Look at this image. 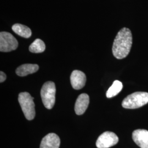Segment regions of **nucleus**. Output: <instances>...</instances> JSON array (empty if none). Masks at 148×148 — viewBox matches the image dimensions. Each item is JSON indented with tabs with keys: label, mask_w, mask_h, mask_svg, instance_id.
<instances>
[{
	"label": "nucleus",
	"mask_w": 148,
	"mask_h": 148,
	"mask_svg": "<svg viewBox=\"0 0 148 148\" xmlns=\"http://www.w3.org/2000/svg\"><path fill=\"white\" fill-rule=\"evenodd\" d=\"M132 45V35L131 30L123 27L117 34L112 48L114 56L118 59L127 57Z\"/></svg>",
	"instance_id": "nucleus-1"
},
{
	"label": "nucleus",
	"mask_w": 148,
	"mask_h": 148,
	"mask_svg": "<svg viewBox=\"0 0 148 148\" xmlns=\"http://www.w3.org/2000/svg\"><path fill=\"white\" fill-rule=\"evenodd\" d=\"M148 103V93L137 92L126 97L122 103V106L125 109H137Z\"/></svg>",
	"instance_id": "nucleus-2"
},
{
	"label": "nucleus",
	"mask_w": 148,
	"mask_h": 148,
	"mask_svg": "<svg viewBox=\"0 0 148 148\" xmlns=\"http://www.w3.org/2000/svg\"><path fill=\"white\" fill-rule=\"evenodd\" d=\"M34 98L28 92H21L19 95L18 101L22 111L27 120H32L35 116Z\"/></svg>",
	"instance_id": "nucleus-3"
},
{
	"label": "nucleus",
	"mask_w": 148,
	"mask_h": 148,
	"mask_svg": "<svg viewBox=\"0 0 148 148\" xmlns=\"http://www.w3.org/2000/svg\"><path fill=\"white\" fill-rule=\"evenodd\" d=\"M56 92V86L53 82L48 81L43 85L41 90V97L43 105L47 109H51L54 106Z\"/></svg>",
	"instance_id": "nucleus-4"
},
{
	"label": "nucleus",
	"mask_w": 148,
	"mask_h": 148,
	"mask_svg": "<svg viewBox=\"0 0 148 148\" xmlns=\"http://www.w3.org/2000/svg\"><path fill=\"white\" fill-rule=\"evenodd\" d=\"M18 42L15 37L8 32H1L0 33V51L9 52L16 50Z\"/></svg>",
	"instance_id": "nucleus-5"
},
{
	"label": "nucleus",
	"mask_w": 148,
	"mask_h": 148,
	"mask_svg": "<svg viewBox=\"0 0 148 148\" xmlns=\"http://www.w3.org/2000/svg\"><path fill=\"white\" fill-rule=\"evenodd\" d=\"M119 142L116 134L112 132H105L98 137L96 142L98 148H109L116 145Z\"/></svg>",
	"instance_id": "nucleus-6"
},
{
	"label": "nucleus",
	"mask_w": 148,
	"mask_h": 148,
	"mask_svg": "<svg viewBox=\"0 0 148 148\" xmlns=\"http://www.w3.org/2000/svg\"><path fill=\"white\" fill-rule=\"evenodd\" d=\"M70 82L73 88L75 90H80L86 84V75L81 71L77 70H74L70 76Z\"/></svg>",
	"instance_id": "nucleus-7"
},
{
	"label": "nucleus",
	"mask_w": 148,
	"mask_h": 148,
	"mask_svg": "<svg viewBox=\"0 0 148 148\" xmlns=\"http://www.w3.org/2000/svg\"><path fill=\"white\" fill-rule=\"evenodd\" d=\"M133 141L140 148H148V131L139 129L133 131Z\"/></svg>",
	"instance_id": "nucleus-8"
},
{
	"label": "nucleus",
	"mask_w": 148,
	"mask_h": 148,
	"mask_svg": "<svg viewBox=\"0 0 148 148\" xmlns=\"http://www.w3.org/2000/svg\"><path fill=\"white\" fill-rule=\"evenodd\" d=\"M60 144V140L58 135L51 133L43 137L40 148H59Z\"/></svg>",
	"instance_id": "nucleus-9"
},
{
	"label": "nucleus",
	"mask_w": 148,
	"mask_h": 148,
	"mask_svg": "<svg viewBox=\"0 0 148 148\" xmlns=\"http://www.w3.org/2000/svg\"><path fill=\"white\" fill-rule=\"evenodd\" d=\"M90 103V97L86 93H82L78 97L75 105V111L78 115L84 114Z\"/></svg>",
	"instance_id": "nucleus-10"
},
{
	"label": "nucleus",
	"mask_w": 148,
	"mask_h": 148,
	"mask_svg": "<svg viewBox=\"0 0 148 148\" xmlns=\"http://www.w3.org/2000/svg\"><path fill=\"white\" fill-rule=\"evenodd\" d=\"M39 66L37 64H25L19 66L16 69V73L17 75L23 77L37 72Z\"/></svg>",
	"instance_id": "nucleus-11"
},
{
	"label": "nucleus",
	"mask_w": 148,
	"mask_h": 148,
	"mask_svg": "<svg viewBox=\"0 0 148 148\" xmlns=\"http://www.w3.org/2000/svg\"><path fill=\"white\" fill-rule=\"evenodd\" d=\"M12 30L21 37L28 38L32 36L31 29L25 25L21 24H14L12 27Z\"/></svg>",
	"instance_id": "nucleus-12"
},
{
	"label": "nucleus",
	"mask_w": 148,
	"mask_h": 148,
	"mask_svg": "<svg viewBox=\"0 0 148 148\" xmlns=\"http://www.w3.org/2000/svg\"><path fill=\"white\" fill-rule=\"evenodd\" d=\"M123 85L121 82L118 80L115 81L111 87L106 92V95L108 98H110L117 95L122 90Z\"/></svg>",
	"instance_id": "nucleus-13"
},
{
	"label": "nucleus",
	"mask_w": 148,
	"mask_h": 148,
	"mask_svg": "<svg viewBox=\"0 0 148 148\" xmlns=\"http://www.w3.org/2000/svg\"><path fill=\"white\" fill-rule=\"evenodd\" d=\"M29 51L32 53H42L45 51L46 46L44 42L40 38L36 39L29 46Z\"/></svg>",
	"instance_id": "nucleus-14"
},
{
	"label": "nucleus",
	"mask_w": 148,
	"mask_h": 148,
	"mask_svg": "<svg viewBox=\"0 0 148 148\" xmlns=\"http://www.w3.org/2000/svg\"><path fill=\"white\" fill-rule=\"evenodd\" d=\"M6 75L3 71H1L0 72V82L2 83L4 82L6 79Z\"/></svg>",
	"instance_id": "nucleus-15"
}]
</instances>
